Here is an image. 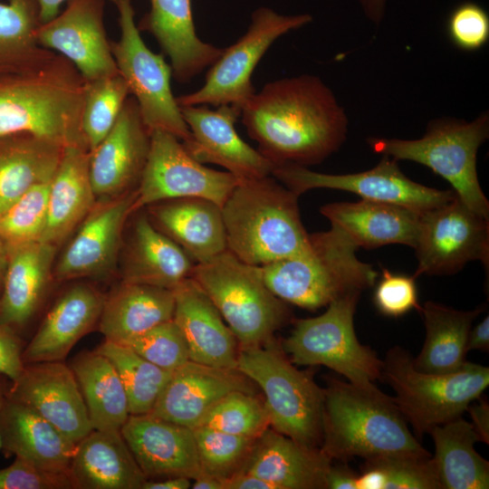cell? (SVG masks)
<instances>
[{"label": "cell", "instance_id": "cell-1", "mask_svg": "<svg viewBox=\"0 0 489 489\" xmlns=\"http://www.w3.org/2000/svg\"><path fill=\"white\" fill-rule=\"evenodd\" d=\"M241 118L275 167L322 162L344 143L349 125L332 91L310 74L265 83L243 106Z\"/></svg>", "mask_w": 489, "mask_h": 489}, {"label": "cell", "instance_id": "cell-2", "mask_svg": "<svg viewBox=\"0 0 489 489\" xmlns=\"http://www.w3.org/2000/svg\"><path fill=\"white\" fill-rule=\"evenodd\" d=\"M84 83L74 65L52 51L0 72V136L29 134L62 148L88 149L82 131Z\"/></svg>", "mask_w": 489, "mask_h": 489}, {"label": "cell", "instance_id": "cell-3", "mask_svg": "<svg viewBox=\"0 0 489 489\" xmlns=\"http://www.w3.org/2000/svg\"><path fill=\"white\" fill-rule=\"evenodd\" d=\"M321 449L342 463L354 457L431 455L411 433L392 397L376 385L360 387L336 379L324 388Z\"/></svg>", "mask_w": 489, "mask_h": 489}, {"label": "cell", "instance_id": "cell-4", "mask_svg": "<svg viewBox=\"0 0 489 489\" xmlns=\"http://www.w3.org/2000/svg\"><path fill=\"white\" fill-rule=\"evenodd\" d=\"M297 199L269 176L241 179L222 206L227 250L255 266L307 253Z\"/></svg>", "mask_w": 489, "mask_h": 489}, {"label": "cell", "instance_id": "cell-5", "mask_svg": "<svg viewBox=\"0 0 489 489\" xmlns=\"http://www.w3.org/2000/svg\"><path fill=\"white\" fill-rule=\"evenodd\" d=\"M310 242L307 253L257 266L266 287L283 302L316 310L375 284L379 273L359 260L358 247L340 231L310 235Z\"/></svg>", "mask_w": 489, "mask_h": 489}, {"label": "cell", "instance_id": "cell-6", "mask_svg": "<svg viewBox=\"0 0 489 489\" xmlns=\"http://www.w3.org/2000/svg\"><path fill=\"white\" fill-rule=\"evenodd\" d=\"M488 137L489 113L484 111L471 122L455 118L432 120L417 139L369 138L368 143L376 153L429 168L450 183L465 205L489 218V201L476 168L478 149Z\"/></svg>", "mask_w": 489, "mask_h": 489}, {"label": "cell", "instance_id": "cell-7", "mask_svg": "<svg viewBox=\"0 0 489 489\" xmlns=\"http://www.w3.org/2000/svg\"><path fill=\"white\" fill-rule=\"evenodd\" d=\"M236 368L263 390L273 430L305 446L321 448L324 389L310 371L298 369L273 340L239 349Z\"/></svg>", "mask_w": 489, "mask_h": 489}, {"label": "cell", "instance_id": "cell-8", "mask_svg": "<svg viewBox=\"0 0 489 489\" xmlns=\"http://www.w3.org/2000/svg\"><path fill=\"white\" fill-rule=\"evenodd\" d=\"M380 379L394 390L392 397L417 438L436 427L459 417L489 385V368L467 362L448 374L420 371L408 350L396 346L388 350Z\"/></svg>", "mask_w": 489, "mask_h": 489}, {"label": "cell", "instance_id": "cell-9", "mask_svg": "<svg viewBox=\"0 0 489 489\" xmlns=\"http://www.w3.org/2000/svg\"><path fill=\"white\" fill-rule=\"evenodd\" d=\"M190 277L216 307L239 349L271 341L289 318L287 307L266 287L257 266L239 260L227 249L196 264Z\"/></svg>", "mask_w": 489, "mask_h": 489}, {"label": "cell", "instance_id": "cell-10", "mask_svg": "<svg viewBox=\"0 0 489 489\" xmlns=\"http://www.w3.org/2000/svg\"><path fill=\"white\" fill-rule=\"evenodd\" d=\"M361 292L354 291L331 302L313 318L295 321L283 343L289 360L300 366L323 365L360 387L380 379L382 360L357 338L354 314Z\"/></svg>", "mask_w": 489, "mask_h": 489}, {"label": "cell", "instance_id": "cell-11", "mask_svg": "<svg viewBox=\"0 0 489 489\" xmlns=\"http://www.w3.org/2000/svg\"><path fill=\"white\" fill-rule=\"evenodd\" d=\"M116 6L120 36L111 43L112 53L144 123L150 131H166L182 142L187 141L190 131L172 93L170 65L164 55L149 50L141 38L131 0H119Z\"/></svg>", "mask_w": 489, "mask_h": 489}, {"label": "cell", "instance_id": "cell-12", "mask_svg": "<svg viewBox=\"0 0 489 489\" xmlns=\"http://www.w3.org/2000/svg\"><path fill=\"white\" fill-rule=\"evenodd\" d=\"M312 21L309 14L284 15L268 7L252 14L246 33L224 48L210 66L204 85L196 91L176 97L179 106L233 105L242 110L255 93L252 75L271 45L282 35Z\"/></svg>", "mask_w": 489, "mask_h": 489}, {"label": "cell", "instance_id": "cell-13", "mask_svg": "<svg viewBox=\"0 0 489 489\" xmlns=\"http://www.w3.org/2000/svg\"><path fill=\"white\" fill-rule=\"evenodd\" d=\"M179 140L166 131H151L149 152L136 187L132 214L158 202L183 197L208 199L222 208L241 181L228 171L205 167Z\"/></svg>", "mask_w": 489, "mask_h": 489}, {"label": "cell", "instance_id": "cell-14", "mask_svg": "<svg viewBox=\"0 0 489 489\" xmlns=\"http://www.w3.org/2000/svg\"><path fill=\"white\" fill-rule=\"evenodd\" d=\"M272 175L298 197L313 188L352 192L361 199L402 206L424 213L443 206L456 196L453 189L439 190L408 178L398 160L383 156L371 169L342 175L323 174L295 164L276 166Z\"/></svg>", "mask_w": 489, "mask_h": 489}, {"label": "cell", "instance_id": "cell-15", "mask_svg": "<svg viewBox=\"0 0 489 489\" xmlns=\"http://www.w3.org/2000/svg\"><path fill=\"white\" fill-rule=\"evenodd\" d=\"M489 218L475 213L457 196L421 214L414 250L419 275L453 274L473 261L489 264Z\"/></svg>", "mask_w": 489, "mask_h": 489}, {"label": "cell", "instance_id": "cell-16", "mask_svg": "<svg viewBox=\"0 0 489 489\" xmlns=\"http://www.w3.org/2000/svg\"><path fill=\"white\" fill-rule=\"evenodd\" d=\"M105 0H67L66 8L41 24L39 45L58 53L92 81L119 72L105 25Z\"/></svg>", "mask_w": 489, "mask_h": 489}, {"label": "cell", "instance_id": "cell-17", "mask_svg": "<svg viewBox=\"0 0 489 489\" xmlns=\"http://www.w3.org/2000/svg\"><path fill=\"white\" fill-rule=\"evenodd\" d=\"M179 107L190 131V139L182 143L196 160L219 165L241 179L272 175L275 166L244 141L235 130V124L241 117L240 108L233 105H220L216 110L207 105Z\"/></svg>", "mask_w": 489, "mask_h": 489}, {"label": "cell", "instance_id": "cell-18", "mask_svg": "<svg viewBox=\"0 0 489 489\" xmlns=\"http://www.w3.org/2000/svg\"><path fill=\"white\" fill-rule=\"evenodd\" d=\"M151 131L129 96L111 129L90 151L89 172L97 200L136 189L150 148Z\"/></svg>", "mask_w": 489, "mask_h": 489}, {"label": "cell", "instance_id": "cell-19", "mask_svg": "<svg viewBox=\"0 0 489 489\" xmlns=\"http://www.w3.org/2000/svg\"><path fill=\"white\" fill-rule=\"evenodd\" d=\"M6 395L24 403L74 443L93 430L76 378L63 361L28 363Z\"/></svg>", "mask_w": 489, "mask_h": 489}, {"label": "cell", "instance_id": "cell-20", "mask_svg": "<svg viewBox=\"0 0 489 489\" xmlns=\"http://www.w3.org/2000/svg\"><path fill=\"white\" fill-rule=\"evenodd\" d=\"M135 197L136 189L97 200L56 264L57 281L105 276L112 271Z\"/></svg>", "mask_w": 489, "mask_h": 489}, {"label": "cell", "instance_id": "cell-21", "mask_svg": "<svg viewBox=\"0 0 489 489\" xmlns=\"http://www.w3.org/2000/svg\"><path fill=\"white\" fill-rule=\"evenodd\" d=\"M120 433L147 479L194 480L204 474L193 428L149 413L129 415Z\"/></svg>", "mask_w": 489, "mask_h": 489}, {"label": "cell", "instance_id": "cell-22", "mask_svg": "<svg viewBox=\"0 0 489 489\" xmlns=\"http://www.w3.org/2000/svg\"><path fill=\"white\" fill-rule=\"evenodd\" d=\"M254 383L237 369L188 360L172 371L150 414L195 428L206 413L233 391L254 394Z\"/></svg>", "mask_w": 489, "mask_h": 489}, {"label": "cell", "instance_id": "cell-23", "mask_svg": "<svg viewBox=\"0 0 489 489\" xmlns=\"http://www.w3.org/2000/svg\"><path fill=\"white\" fill-rule=\"evenodd\" d=\"M172 291L173 320L186 339L189 360L213 367L237 369L238 342L206 293L191 277Z\"/></svg>", "mask_w": 489, "mask_h": 489}, {"label": "cell", "instance_id": "cell-24", "mask_svg": "<svg viewBox=\"0 0 489 489\" xmlns=\"http://www.w3.org/2000/svg\"><path fill=\"white\" fill-rule=\"evenodd\" d=\"M150 9L138 26L151 34L170 60L172 76L188 82L211 66L224 48L203 42L197 34L191 0H149Z\"/></svg>", "mask_w": 489, "mask_h": 489}, {"label": "cell", "instance_id": "cell-25", "mask_svg": "<svg viewBox=\"0 0 489 489\" xmlns=\"http://www.w3.org/2000/svg\"><path fill=\"white\" fill-rule=\"evenodd\" d=\"M104 298L89 284L67 289L23 352L24 362L63 361L72 347L99 323Z\"/></svg>", "mask_w": 489, "mask_h": 489}, {"label": "cell", "instance_id": "cell-26", "mask_svg": "<svg viewBox=\"0 0 489 489\" xmlns=\"http://www.w3.org/2000/svg\"><path fill=\"white\" fill-rule=\"evenodd\" d=\"M331 463L320 447L305 446L269 427L240 472L268 482L273 489H325Z\"/></svg>", "mask_w": 489, "mask_h": 489}, {"label": "cell", "instance_id": "cell-27", "mask_svg": "<svg viewBox=\"0 0 489 489\" xmlns=\"http://www.w3.org/2000/svg\"><path fill=\"white\" fill-rule=\"evenodd\" d=\"M331 227L340 231L358 248L399 244L415 247L422 213L389 203L361 199L321 207Z\"/></svg>", "mask_w": 489, "mask_h": 489}, {"label": "cell", "instance_id": "cell-28", "mask_svg": "<svg viewBox=\"0 0 489 489\" xmlns=\"http://www.w3.org/2000/svg\"><path fill=\"white\" fill-rule=\"evenodd\" d=\"M152 224L177 243L196 263L227 249L222 208L199 197H183L147 206Z\"/></svg>", "mask_w": 489, "mask_h": 489}, {"label": "cell", "instance_id": "cell-29", "mask_svg": "<svg viewBox=\"0 0 489 489\" xmlns=\"http://www.w3.org/2000/svg\"><path fill=\"white\" fill-rule=\"evenodd\" d=\"M195 264L149 216L140 214L135 218L124 252L122 282L173 290L190 277Z\"/></svg>", "mask_w": 489, "mask_h": 489}, {"label": "cell", "instance_id": "cell-30", "mask_svg": "<svg viewBox=\"0 0 489 489\" xmlns=\"http://www.w3.org/2000/svg\"><path fill=\"white\" fill-rule=\"evenodd\" d=\"M68 472L74 489H142L147 480L120 431L90 432L77 443Z\"/></svg>", "mask_w": 489, "mask_h": 489}, {"label": "cell", "instance_id": "cell-31", "mask_svg": "<svg viewBox=\"0 0 489 489\" xmlns=\"http://www.w3.org/2000/svg\"><path fill=\"white\" fill-rule=\"evenodd\" d=\"M2 447L43 468L65 472L76 445L27 405L6 399L0 414Z\"/></svg>", "mask_w": 489, "mask_h": 489}, {"label": "cell", "instance_id": "cell-32", "mask_svg": "<svg viewBox=\"0 0 489 489\" xmlns=\"http://www.w3.org/2000/svg\"><path fill=\"white\" fill-rule=\"evenodd\" d=\"M56 246L42 241L9 246L0 322L22 326L36 312L53 273Z\"/></svg>", "mask_w": 489, "mask_h": 489}, {"label": "cell", "instance_id": "cell-33", "mask_svg": "<svg viewBox=\"0 0 489 489\" xmlns=\"http://www.w3.org/2000/svg\"><path fill=\"white\" fill-rule=\"evenodd\" d=\"M90 150L81 146L63 148L52 177L47 224L41 241L57 246L89 215L97 199L89 172Z\"/></svg>", "mask_w": 489, "mask_h": 489}, {"label": "cell", "instance_id": "cell-34", "mask_svg": "<svg viewBox=\"0 0 489 489\" xmlns=\"http://www.w3.org/2000/svg\"><path fill=\"white\" fill-rule=\"evenodd\" d=\"M170 289L122 282L104 298L99 330L105 340L123 343L173 319Z\"/></svg>", "mask_w": 489, "mask_h": 489}, {"label": "cell", "instance_id": "cell-35", "mask_svg": "<svg viewBox=\"0 0 489 489\" xmlns=\"http://www.w3.org/2000/svg\"><path fill=\"white\" fill-rule=\"evenodd\" d=\"M484 311L478 306L460 311L434 302H426L419 312L423 315L426 338L421 351L413 358L414 367L423 372L448 374L462 369L466 343L474 321Z\"/></svg>", "mask_w": 489, "mask_h": 489}, {"label": "cell", "instance_id": "cell-36", "mask_svg": "<svg viewBox=\"0 0 489 489\" xmlns=\"http://www.w3.org/2000/svg\"><path fill=\"white\" fill-rule=\"evenodd\" d=\"M63 148L29 134L0 136V213L53 177Z\"/></svg>", "mask_w": 489, "mask_h": 489}, {"label": "cell", "instance_id": "cell-37", "mask_svg": "<svg viewBox=\"0 0 489 489\" xmlns=\"http://www.w3.org/2000/svg\"><path fill=\"white\" fill-rule=\"evenodd\" d=\"M428 434L441 489L489 488V463L475 449L480 440L471 422L459 417L434 427Z\"/></svg>", "mask_w": 489, "mask_h": 489}, {"label": "cell", "instance_id": "cell-38", "mask_svg": "<svg viewBox=\"0 0 489 489\" xmlns=\"http://www.w3.org/2000/svg\"><path fill=\"white\" fill-rule=\"evenodd\" d=\"M93 429L120 431L129 417L128 396L115 367L104 355L84 350L71 364Z\"/></svg>", "mask_w": 489, "mask_h": 489}, {"label": "cell", "instance_id": "cell-39", "mask_svg": "<svg viewBox=\"0 0 489 489\" xmlns=\"http://www.w3.org/2000/svg\"><path fill=\"white\" fill-rule=\"evenodd\" d=\"M40 25L37 0L0 2V72L27 66L50 51L37 42Z\"/></svg>", "mask_w": 489, "mask_h": 489}, {"label": "cell", "instance_id": "cell-40", "mask_svg": "<svg viewBox=\"0 0 489 489\" xmlns=\"http://www.w3.org/2000/svg\"><path fill=\"white\" fill-rule=\"evenodd\" d=\"M95 350L110 360L120 377L129 414L150 413L172 372L152 364L128 346L108 340Z\"/></svg>", "mask_w": 489, "mask_h": 489}, {"label": "cell", "instance_id": "cell-41", "mask_svg": "<svg viewBox=\"0 0 489 489\" xmlns=\"http://www.w3.org/2000/svg\"><path fill=\"white\" fill-rule=\"evenodd\" d=\"M359 489H441L429 456L390 455L365 459Z\"/></svg>", "mask_w": 489, "mask_h": 489}, {"label": "cell", "instance_id": "cell-42", "mask_svg": "<svg viewBox=\"0 0 489 489\" xmlns=\"http://www.w3.org/2000/svg\"><path fill=\"white\" fill-rule=\"evenodd\" d=\"M130 96L120 72L85 81L82 111V131L90 151L105 138Z\"/></svg>", "mask_w": 489, "mask_h": 489}, {"label": "cell", "instance_id": "cell-43", "mask_svg": "<svg viewBox=\"0 0 489 489\" xmlns=\"http://www.w3.org/2000/svg\"><path fill=\"white\" fill-rule=\"evenodd\" d=\"M193 431L203 473L222 480L223 484L243 469L257 440L204 426Z\"/></svg>", "mask_w": 489, "mask_h": 489}, {"label": "cell", "instance_id": "cell-44", "mask_svg": "<svg viewBox=\"0 0 489 489\" xmlns=\"http://www.w3.org/2000/svg\"><path fill=\"white\" fill-rule=\"evenodd\" d=\"M51 180L34 185L0 213V238L5 247L41 241L47 224Z\"/></svg>", "mask_w": 489, "mask_h": 489}, {"label": "cell", "instance_id": "cell-45", "mask_svg": "<svg viewBox=\"0 0 489 489\" xmlns=\"http://www.w3.org/2000/svg\"><path fill=\"white\" fill-rule=\"evenodd\" d=\"M198 426L258 438L270 427V422L264 402L254 394L233 391L218 400L206 413Z\"/></svg>", "mask_w": 489, "mask_h": 489}, {"label": "cell", "instance_id": "cell-46", "mask_svg": "<svg viewBox=\"0 0 489 489\" xmlns=\"http://www.w3.org/2000/svg\"><path fill=\"white\" fill-rule=\"evenodd\" d=\"M120 344L167 371L172 372L190 360L186 339L173 319Z\"/></svg>", "mask_w": 489, "mask_h": 489}, {"label": "cell", "instance_id": "cell-47", "mask_svg": "<svg viewBox=\"0 0 489 489\" xmlns=\"http://www.w3.org/2000/svg\"><path fill=\"white\" fill-rule=\"evenodd\" d=\"M446 31L449 41L457 49L476 52L489 41V15L477 3H460L449 13Z\"/></svg>", "mask_w": 489, "mask_h": 489}, {"label": "cell", "instance_id": "cell-48", "mask_svg": "<svg viewBox=\"0 0 489 489\" xmlns=\"http://www.w3.org/2000/svg\"><path fill=\"white\" fill-rule=\"evenodd\" d=\"M416 278L394 273L382 268V273L373 294L378 311L388 317H399L412 309L420 310L417 303Z\"/></svg>", "mask_w": 489, "mask_h": 489}, {"label": "cell", "instance_id": "cell-49", "mask_svg": "<svg viewBox=\"0 0 489 489\" xmlns=\"http://www.w3.org/2000/svg\"><path fill=\"white\" fill-rule=\"evenodd\" d=\"M0 489H74L68 471L43 468L24 458L0 469Z\"/></svg>", "mask_w": 489, "mask_h": 489}, {"label": "cell", "instance_id": "cell-50", "mask_svg": "<svg viewBox=\"0 0 489 489\" xmlns=\"http://www.w3.org/2000/svg\"><path fill=\"white\" fill-rule=\"evenodd\" d=\"M24 368L20 341L11 326L0 322V375L14 381Z\"/></svg>", "mask_w": 489, "mask_h": 489}, {"label": "cell", "instance_id": "cell-51", "mask_svg": "<svg viewBox=\"0 0 489 489\" xmlns=\"http://www.w3.org/2000/svg\"><path fill=\"white\" fill-rule=\"evenodd\" d=\"M359 474L346 463L329 467L325 476V489H359Z\"/></svg>", "mask_w": 489, "mask_h": 489}, {"label": "cell", "instance_id": "cell-52", "mask_svg": "<svg viewBox=\"0 0 489 489\" xmlns=\"http://www.w3.org/2000/svg\"><path fill=\"white\" fill-rule=\"evenodd\" d=\"M478 399L479 402L473 401L466 411L470 414L471 424L480 442L489 444V405L485 400Z\"/></svg>", "mask_w": 489, "mask_h": 489}, {"label": "cell", "instance_id": "cell-53", "mask_svg": "<svg viewBox=\"0 0 489 489\" xmlns=\"http://www.w3.org/2000/svg\"><path fill=\"white\" fill-rule=\"evenodd\" d=\"M489 350V316L486 315L474 328H471L466 343V351Z\"/></svg>", "mask_w": 489, "mask_h": 489}, {"label": "cell", "instance_id": "cell-54", "mask_svg": "<svg viewBox=\"0 0 489 489\" xmlns=\"http://www.w3.org/2000/svg\"><path fill=\"white\" fill-rule=\"evenodd\" d=\"M224 489H273L266 481L244 473L239 472L224 481Z\"/></svg>", "mask_w": 489, "mask_h": 489}, {"label": "cell", "instance_id": "cell-55", "mask_svg": "<svg viewBox=\"0 0 489 489\" xmlns=\"http://www.w3.org/2000/svg\"><path fill=\"white\" fill-rule=\"evenodd\" d=\"M191 479L187 477H167L158 480L147 479L142 489H188Z\"/></svg>", "mask_w": 489, "mask_h": 489}, {"label": "cell", "instance_id": "cell-56", "mask_svg": "<svg viewBox=\"0 0 489 489\" xmlns=\"http://www.w3.org/2000/svg\"><path fill=\"white\" fill-rule=\"evenodd\" d=\"M67 0H37L41 24L53 19L60 13L61 5ZM115 5L119 0H110Z\"/></svg>", "mask_w": 489, "mask_h": 489}, {"label": "cell", "instance_id": "cell-57", "mask_svg": "<svg viewBox=\"0 0 489 489\" xmlns=\"http://www.w3.org/2000/svg\"><path fill=\"white\" fill-rule=\"evenodd\" d=\"M369 20L379 24L384 15L386 0H358Z\"/></svg>", "mask_w": 489, "mask_h": 489}, {"label": "cell", "instance_id": "cell-58", "mask_svg": "<svg viewBox=\"0 0 489 489\" xmlns=\"http://www.w3.org/2000/svg\"><path fill=\"white\" fill-rule=\"evenodd\" d=\"M193 489H224L223 481L206 475L203 474L199 477L194 479V483L191 484Z\"/></svg>", "mask_w": 489, "mask_h": 489}, {"label": "cell", "instance_id": "cell-59", "mask_svg": "<svg viewBox=\"0 0 489 489\" xmlns=\"http://www.w3.org/2000/svg\"><path fill=\"white\" fill-rule=\"evenodd\" d=\"M7 264V251L5 244L0 238V289H2L5 273Z\"/></svg>", "mask_w": 489, "mask_h": 489}, {"label": "cell", "instance_id": "cell-60", "mask_svg": "<svg viewBox=\"0 0 489 489\" xmlns=\"http://www.w3.org/2000/svg\"><path fill=\"white\" fill-rule=\"evenodd\" d=\"M6 391L5 390L4 385L0 381V414L6 399ZM0 448H2L1 436H0Z\"/></svg>", "mask_w": 489, "mask_h": 489}]
</instances>
